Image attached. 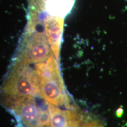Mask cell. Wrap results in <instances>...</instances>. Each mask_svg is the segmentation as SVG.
I'll list each match as a JSON object with an SVG mask.
<instances>
[{
    "label": "cell",
    "mask_w": 127,
    "mask_h": 127,
    "mask_svg": "<svg viewBox=\"0 0 127 127\" xmlns=\"http://www.w3.org/2000/svg\"><path fill=\"white\" fill-rule=\"evenodd\" d=\"M58 61L54 54L35 64L41 98L47 104L67 108H77L66 91Z\"/></svg>",
    "instance_id": "6da1fadb"
},
{
    "label": "cell",
    "mask_w": 127,
    "mask_h": 127,
    "mask_svg": "<svg viewBox=\"0 0 127 127\" xmlns=\"http://www.w3.org/2000/svg\"><path fill=\"white\" fill-rule=\"evenodd\" d=\"M1 92L4 98L36 97L40 95L35 71L30 67V64L14 58Z\"/></svg>",
    "instance_id": "7a4b0ae2"
},
{
    "label": "cell",
    "mask_w": 127,
    "mask_h": 127,
    "mask_svg": "<svg viewBox=\"0 0 127 127\" xmlns=\"http://www.w3.org/2000/svg\"><path fill=\"white\" fill-rule=\"evenodd\" d=\"M3 104L14 116L20 127H49L48 109L42 108L34 97L4 98Z\"/></svg>",
    "instance_id": "3957f363"
},
{
    "label": "cell",
    "mask_w": 127,
    "mask_h": 127,
    "mask_svg": "<svg viewBox=\"0 0 127 127\" xmlns=\"http://www.w3.org/2000/svg\"><path fill=\"white\" fill-rule=\"evenodd\" d=\"M123 108H118L117 109V111H116V115L118 117H121L123 115Z\"/></svg>",
    "instance_id": "277c9868"
},
{
    "label": "cell",
    "mask_w": 127,
    "mask_h": 127,
    "mask_svg": "<svg viewBox=\"0 0 127 127\" xmlns=\"http://www.w3.org/2000/svg\"><path fill=\"white\" fill-rule=\"evenodd\" d=\"M126 1H127V0H126Z\"/></svg>",
    "instance_id": "5b68a950"
}]
</instances>
